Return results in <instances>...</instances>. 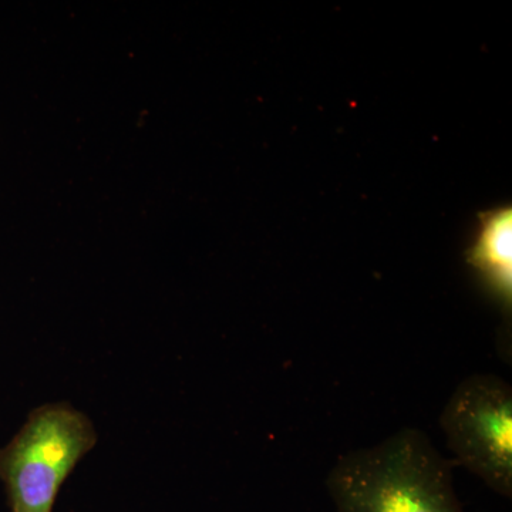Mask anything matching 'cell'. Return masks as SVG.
<instances>
[{
    "mask_svg": "<svg viewBox=\"0 0 512 512\" xmlns=\"http://www.w3.org/2000/svg\"><path fill=\"white\" fill-rule=\"evenodd\" d=\"M336 512H466L453 464L417 429L343 454L326 478Z\"/></svg>",
    "mask_w": 512,
    "mask_h": 512,
    "instance_id": "1",
    "label": "cell"
},
{
    "mask_svg": "<svg viewBox=\"0 0 512 512\" xmlns=\"http://www.w3.org/2000/svg\"><path fill=\"white\" fill-rule=\"evenodd\" d=\"M86 413L66 402L46 403L0 447V481L10 512H53L57 495L97 444Z\"/></svg>",
    "mask_w": 512,
    "mask_h": 512,
    "instance_id": "2",
    "label": "cell"
},
{
    "mask_svg": "<svg viewBox=\"0 0 512 512\" xmlns=\"http://www.w3.org/2000/svg\"><path fill=\"white\" fill-rule=\"evenodd\" d=\"M460 466L501 497H512V389L494 375L466 377L440 416Z\"/></svg>",
    "mask_w": 512,
    "mask_h": 512,
    "instance_id": "3",
    "label": "cell"
},
{
    "mask_svg": "<svg viewBox=\"0 0 512 512\" xmlns=\"http://www.w3.org/2000/svg\"><path fill=\"white\" fill-rule=\"evenodd\" d=\"M476 237L466 251L467 264L485 291L501 306L508 322L512 306V205L478 212Z\"/></svg>",
    "mask_w": 512,
    "mask_h": 512,
    "instance_id": "4",
    "label": "cell"
}]
</instances>
